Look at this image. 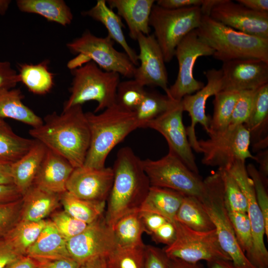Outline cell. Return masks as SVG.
Wrapping results in <instances>:
<instances>
[{
  "mask_svg": "<svg viewBox=\"0 0 268 268\" xmlns=\"http://www.w3.org/2000/svg\"><path fill=\"white\" fill-rule=\"evenodd\" d=\"M47 219L38 221L19 220L3 237L20 256H26L46 226Z\"/></svg>",
  "mask_w": 268,
  "mask_h": 268,
  "instance_id": "34",
  "label": "cell"
},
{
  "mask_svg": "<svg viewBox=\"0 0 268 268\" xmlns=\"http://www.w3.org/2000/svg\"><path fill=\"white\" fill-rule=\"evenodd\" d=\"M66 242L70 257L80 264L96 257H106L116 248L112 227L104 214Z\"/></svg>",
  "mask_w": 268,
  "mask_h": 268,
  "instance_id": "15",
  "label": "cell"
},
{
  "mask_svg": "<svg viewBox=\"0 0 268 268\" xmlns=\"http://www.w3.org/2000/svg\"><path fill=\"white\" fill-rule=\"evenodd\" d=\"M112 169L113 182L104 215L111 227L124 215L139 209L151 186L142 160L130 147L118 151Z\"/></svg>",
  "mask_w": 268,
  "mask_h": 268,
  "instance_id": "2",
  "label": "cell"
},
{
  "mask_svg": "<svg viewBox=\"0 0 268 268\" xmlns=\"http://www.w3.org/2000/svg\"><path fill=\"white\" fill-rule=\"evenodd\" d=\"M50 220L67 241L80 233L88 224L73 217L65 210H55L50 215Z\"/></svg>",
  "mask_w": 268,
  "mask_h": 268,
  "instance_id": "43",
  "label": "cell"
},
{
  "mask_svg": "<svg viewBox=\"0 0 268 268\" xmlns=\"http://www.w3.org/2000/svg\"><path fill=\"white\" fill-rule=\"evenodd\" d=\"M221 0H203L201 9L202 15L209 16L212 8L217 4Z\"/></svg>",
  "mask_w": 268,
  "mask_h": 268,
  "instance_id": "61",
  "label": "cell"
},
{
  "mask_svg": "<svg viewBox=\"0 0 268 268\" xmlns=\"http://www.w3.org/2000/svg\"><path fill=\"white\" fill-rule=\"evenodd\" d=\"M154 0H107L106 3L112 9L124 19L129 28V34L136 40L139 33L149 35V18Z\"/></svg>",
  "mask_w": 268,
  "mask_h": 268,
  "instance_id": "22",
  "label": "cell"
},
{
  "mask_svg": "<svg viewBox=\"0 0 268 268\" xmlns=\"http://www.w3.org/2000/svg\"><path fill=\"white\" fill-rule=\"evenodd\" d=\"M214 51L194 30L187 34L177 46L175 56L179 70L175 82L166 94L172 100L180 102L183 98L201 89L204 83L196 79L193 69L197 59L201 56H212Z\"/></svg>",
  "mask_w": 268,
  "mask_h": 268,
  "instance_id": "12",
  "label": "cell"
},
{
  "mask_svg": "<svg viewBox=\"0 0 268 268\" xmlns=\"http://www.w3.org/2000/svg\"><path fill=\"white\" fill-rule=\"evenodd\" d=\"M209 268H237L231 261L219 260L207 263Z\"/></svg>",
  "mask_w": 268,
  "mask_h": 268,
  "instance_id": "62",
  "label": "cell"
},
{
  "mask_svg": "<svg viewBox=\"0 0 268 268\" xmlns=\"http://www.w3.org/2000/svg\"><path fill=\"white\" fill-rule=\"evenodd\" d=\"M151 186L167 188L185 196L199 197L203 190V181L174 153L158 160H142Z\"/></svg>",
  "mask_w": 268,
  "mask_h": 268,
  "instance_id": "10",
  "label": "cell"
},
{
  "mask_svg": "<svg viewBox=\"0 0 268 268\" xmlns=\"http://www.w3.org/2000/svg\"><path fill=\"white\" fill-rule=\"evenodd\" d=\"M198 140L201 163L207 166L226 169L236 161L245 162L248 158L257 161L250 151L251 135L244 125L228 127L224 131Z\"/></svg>",
  "mask_w": 268,
  "mask_h": 268,
  "instance_id": "9",
  "label": "cell"
},
{
  "mask_svg": "<svg viewBox=\"0 0 268 268\" xmlns=\"http://www.w3.org/2000/svg\"><path fill=\"white\" fill-rule=\"evenodd\" d=\"M20 212L22 220L38 221L45 219L61 205L60 195L32 185L22 196Z\"/></svg>",
  "mask_w": 268,
  "mask_h": 268,
  "instance_id": "23",
  "label": "cell"
},
{
  "mask_svg": "<svg viewBox=\"0 0 268 268\" xmlns=\"http://www.w3.org/2000/svg\"><path fill=\"white\" fill-rule=\"evenodd\" d=\"M207 84L195 94L184 96L181 103L183 111L189 113L191 123L186 130L190 144L194 150L201 153L195 128L200 124L208 134L209 131L210 117L205 113V105L209 97L223 90L222 73L221 69H211L204 72Z\"/></svg>",
  "mask_w": 268,
  "mask_h": 268,
  "instance_id": "16",
  "label": "cell"
},
{
  "mask_svg": "<svg viewBox=\"0 0 268 268\" xmlns=\"http://www.w3.org/2000/svg\"><path fill=\"white\" fill-rule=\"evenodd\" d=\"M223 90H256L268 83V62L255 58L237 59L223 63Z\"/></svg>",
  "mask_w": 268,
  "mask_h": 268,
  "instance_id": "19",
  "label": "cell"
},
{
  "mask_svg": "<svg viewBox=\"0 0 268 268\" xmlns=\"http://www.w3.org/2000/svg\"><path fill=\"white\" fill-rule=\"evenodd\" d=\"M84 16L90 17L100 22L108 31L110 38L119 44L125 51L134 65L138 66L137 54L128 44L123 32L125 25L121 17L110 8L105 0H98L94 6L82 12Z\"/></svg>",
  "mask_w": 268,
  "mask_h": 268,
  "instance_id": "24",
  "label": "cell"
},
{
  "mask_svg": "<svg viewBox=\"0 0 268 268\" xmlns=\"http://www.w3.org/2000/svg\"><path fill=\"white\" fill-rule=\"evenodd\" d=\"M183 112L181 101L176 102L166 111L148 122L145 128L153 129L162 134L167 142L169 151L176 154L191 171L199 175L183 124Z\"/></svg>",
  "mask_w": 268,
  "mask_h": 268,
  "instance_id": "14",
  "label": "cell"
},
{
  "mask_svg": "<svg viewBox=\"0 0 268 268\" xmlns=\"http://www.w3.org/2000/svg\"><path fill=\"white\" fill-rule=\"evenodd\" d=\"M184 196L173 190L150 186L139 210L156 213L173 222Z\"/></svg>",
  "mask_w": 268,
  "mask_h": 268,
  "instance_id": "28",
  "label": "cell"
},
{
  "mask_svg": "<svg viewBox=\"0 0 268 268\" xmlns=\"http://www.w3.org/2000/svg\"><path fill=\"white\" fill-rule=\"evenodd\" d=\"M11 0H0V14L4 15L6 12Z\"/></svg>",
  "mask_w": 268,
  "mask_h": 268,
  "instance_id": "63",
  "label": "cell"
},
{
  "mask_svg": "<svg viewBox=\"0 0 268 268\" xmlns=\"http://www.w3.org/2000/svg\"><path fill=\"white\" fill-rule=\"evenodd\" d=\"M176 238L163 250L170 259H178L192 264L203 260L207 263L219 260L231 261L221 248L215 229L200 232L174 220Z\"/></svg>",
  "mask_w": 268,
  "mask_h": 268,
  "instance_id": "11",
  "label": "cell"
},
{
  "mask_svg": "<svg viewBox=\"0 0 268 268\" xmlns=\"http://www.w3.org/2000/svg\"><path fill=\"white\" fill-rule=\"evenodd\" d=\"M22 199L0 203V238L3 237L20 220Z\"/></svg>",
  "mask_w": 268,
  "mask_h": 268,
  "instance_id": "46",
  "label": "cell"
},
{
  "mask_svg": "<svg viewBox=\"0 0 268 268\" xmlns=\"http://www.w3.org/2000/svg\"><path fill=\"white\" fill-rule=\"evenodd\" d=\"M239 95L240 91L223 90L214 95L213 113L210 117L208 135L222 132L228 127Z\"/></svg>",
  "mask_w": 268,
  "mask_h": 268,
  "instance_id": "37",
  "label": "cell"
},
{
  "mask_svg": "<svg viewBox=\"0 0 268 268\" xmlns=\"http://www.w3.org/2000/svg\"><path fill=\"white\" fill-rule=\"evenodd\" d=\"M5 268H38V263L34 259L23 256L8 264Z\"/></svg>",
  "mask_w": 268,
  "mask_h": 268,
  "instance_id": "56",
  "label": "cell"
},
{
  "mask_svg": "<svg viewBox=\"0 0 268 268\" xmlns=\"http://www.w3.org/2000/svg\"><path fill=\"white\" fill-rule=\"evenodd\" d=\"M257 89L240 91V95L233 111L229 126L244 125L247 122L251 112Z\"/></svg>",
  "mask_w": 268,
  "mask_h": 268,
  "instance_id": "45",
  "label": "cell"
},
{
  "mask_svg": "<svg viewBox=\"0 0 268 268\" xmlns=\"http://www.w3.org/2000/svg\"><path fill=\"white\" fill-rule=\"evenodd\" d=\"M170 259L162 249L145 245L144 268H170Z\"/></svg>",
  "mask_w": 268,
  "mask_h": 268,
  "instance_id": "47",
  "label": "cell"
},
{
  "mask_svg": "<svg viewBox=\"0 0 268 268\" xmlns=\"http://www.w3.org/2000/svg\"><path fill=\"white\" fill-rule=\"evenodd\" d=\"M202 14L200 6L169 9L154 4L149 26L162 52L165 63L175 56V50L182 39L201 25Z\"/></svg>",
  "mask_w": 268,
  "mask_h": 268,
  "instance_id": "8",
  "label": "cell"
},
{
  "mask_svg": "<svg viewBox=\"0 0 268 268\" xmlns=\"http://www.w3.org/2000/svg\"><path fill=\"white\" fill-rule=\"evenodd\" d=\"M209 16L236 30L268 39V13L253 11L231 0H221L212 8Z\"/></svg>",
  "mask_w": 268,
  "mask_h": 268,
  "instance_id": "17",
  "label": "cell"
},
{
  "mask_svg": "<svg viewBox=\"0 0 268 268\" xmlns=\"http://www.w3.org/2000/svg\"><path fill=\"white\" fill-rule=\"evenodd\" d=\"M236 1L253 11L268 13V0H237Z\"/></svg>",
  "mask_w": 268,
  "mask_h": 268,
  "instance_id": "55",
  "label": "cell"
},
{
  "mask_svg": "<svg viewBox=\"0 0 268 268\" xmlns=\"http://www.w3.org/2000/svg\"><path fill=\"white\" fill-rule=\"evenodd\" d=\"M225 169L235 180L247 201V213L251 223L253 239L250 261L257 268H268V251L264 242V218L258 204L253 183L248 175L245 162L236 161Z\"/></svg>",
  "mask_w": 268,
  "mask_h": 268,
  "instance_id": "13",
  "label": "cell"
},
{
  "mask_svg": "<svg viewBox=\"0 0 268 268\" xmlns=\"http://www.w3.org/2000/svg\"><path fill=\"white\" fill-rule=\"evenodd\" d=\"M174 222V221H173ZM173 222L167 221L150 235L156 243L170 245L176 238V230Z\"/></svg>",
  "mask_w": 268,
  "mask_h": 268,
  "instance_id": "49",
  "label": "cell"
},
{
  "mask_svg": "<svg viewBox=\"0 0 268 268\" xmlns=\"http://www.w3.org/2000/svg\"><path fill=\"white\" fill-rule=\"evenodd\" d=\"M16 3L22 12L39 14L64 26L73 19L70 8L63 0H17Z\"/></svg>",
  "mask_w": 268,
  "mask_h": 268,
  "instance_id": "29",
  "label": "cell"
},
{
  "mask_svg": "<svg viewBox=\"0 0 268 268\" xmlns=\"http://www.w3.org/2000/svg\"><path fill=\"white\" fill-rule=\"evenodd\" d=\"M247 171L251 179L258 204L262 212L265 224V235L268 238V195L265 183L259 171L253 164L246 166Z\"/></svg>",
  "mask_w": 268,
  "mask_h": 268,
  "instance_id": "44",
  "label": "cell"
},
{
  "mask_svg": "<svg viewBox=\"0 0 268 268\" xmlns=\"http://www.w3.org/2000/svg\"><path fill=\"white\" fill-rule=\"evenodd\" d=\"M26 256L36 261H47L71 258L68 252L66 240L60 234L50 219Z\"/></svg>",
  "mask_w": 268,
  "mask_h": 268,
  "instance_id": "25",
  "label": "cell"
},
{
  "mask_svg": "<svg viewBox=\"0 0 268 268\" xmlns=\"http://www.w3.org/2000/svg\"><path fill=\"white\" fill-rule=\"evenodd\" d=\"M227 209L238 243L250 261L253 252V239L248 214L233 211L227 208Z\"/></svg>",
  "mask_w": 268,
  "mask_h": 268,
  "instance_id": "40",
  "label": "cell"
},
{
  "mask_svg": "<svg viewBox=\"0 0 268 268\" xmlns=\"http://www.w3.org/2000/svg\"><path fill=\"white\" fill-rule=\"evenodd\" d=\"M70 71L73 77L70 94L64 104L63 111L95 101L97 106L94 113H96L116 103L119 74L104 71L92 61Z\"/></svg>",
  "mask_w": 268,
  "mask_h": 268,
  "instance_id": "5",
  "label": "cell"
},
{
  "mask_svg": "<svg viewBox=\"0 0 268 268\" xmlns=\"http://www.w3.org/2000/svg\"><path fill=\"white\" fill-rule=\"evenodd\" d=\"M141 218L144 225L145 232L150 235L162 224L168 220L159 214L140 211Z\"/></svg>",
  "mask_w": 268,
  "mask_h": 268,
  "instance_id": "50",
  "label": "cell"
},
{
  "mask_svg": "<svg viewBox=\"0 0 268 268\" xmlns=\"http://www.w3.org/2000/svg\"><path fill=\"white\" fill-rule=\"evenodd\" d=\"M139 48L133 78L143 86H158L167 94L169 87L167 70L162 52L153 34L139 33L136 40Z\"/></svg>",
  "mask_w": 268,
  "mask_h": 268,
  "instance_id": "18",
  "label": "cell"
},
{
  "mask_svg": "<svg viewBox=\"0 0 268 268\" xmlns=\"http://www.w3.org/2000/svg\"><path fill=\"white\" fill-rule=\"evenodd\" d=\"M196 31L213 49V58L223 63L243 58L268 62V39L236 30L206 15Z\"/></svg>",
  "mask_w": 268,
  "mask_h": 268,
  "instance_id": "4",
  "label": "cell"
},
{
  "mask_svg": "<svg viewBox=\"0 0 268 268\" xmlns=\"http://www.w3.org/2000/svg\"><path fill=\"white\" fill-rule=\"evenodd\" d=\"M203 181V191L197 198L214 226L221 248L236 268H257L247 258L237 241L226 207L219 171L212 173Z\"/></svg>",
  "mask_w": 268,
  "mask_h": 268,
  "instance_id": "6",
  "label": "cell"
},
{
  "mask_svg": "<svg viewBox=\"0 0 268 268\" xmlns=\"http://www.w3.org/2000/svg\"><path fill=\"white\" fill-rule=\"evenodd\" d=\"M177 102L166 95L146 91L139 105L134 111L138 128L166 111Z\"/></svg>",
  "mask_w": 268,
  "mask_h": 268,
  "instance_id": "38",
  "label": "cell"
},
{
  "mask_svg": "<svg viewBox=\"0 0 268 268\" xmlns=\"http://www.w3.org/2000/svg\"><path fill=\"white\" fill-rule=\"evenodd\" d=\"M203 0H158L156 4L165 9H177L192 6H201Z\"/></svg>",
  "mask_w": 268,
  "mask_h": 268,
  "instance_id": "52",
  "label": "cell"
},
{
  "mask_svg": "<svg viewBox=\"0 0 268 268\" xmlns=\"http://www.w3.org/2000/svg\"><path fill=\"white\" fill-rule=\"evenodd\" d=\"M85 114L90 142L83 166L102 168L105 167L106 160L113 148L138 128L134 112L126 110L116 103L100 114L90 112Z\"/></svg>",
  "mask_w": 268,
  "mask_h": 268,
  "instance_id": "3",
  "label": "cell"
},
{
  "mask_svg": "<svg viewBox=\"0 0 268 268\" xmlns=\"http://www.w3.org/2000/svg\"><path fill=\"white\" fill-rule=\"evenodd\" d=\"M24 96L18 88L0 90V120L14 119L33 128L43 123L42 119L22 102Z\"/></svg>",
  "mask_w": 268,
  "mask_h": 268,
  "instance_id": "27",
  "label": "cell"
},
{
  "mask_svg": "<svg viewBox=\"0 0 268 268\" xmlns=\"http://www.w3.org/2000/svg\"><path fill=\"white\" fill-rule=\"evenodd\" d=\"M174 220L200 232H208L215 229L208 214L198 199L185 196Z\"/></svg>",
  "mask_w": 268,
  "mask_h": 268,
  "instance_id": "32",
  "label": "cell"
},
{
  "mask_svg": "<svg viewBox=\"0 0 268 268\" xmlns=\"http://www.w3.org/2000/svg\"><path fill=\"white\" fill-rule=\"evenodd\" d=\"M112 229L116 247L127 248L144 245L142 236L145 229L139 210L120 218Z\"/></svg>",
  "mask_w": 268,
  "mask_h": 268,
  "instance_id": "30",
  "label": "cell"
},
{
  "mask_svg": "<svg viewBox=\"0 0 268 268\" xmlns=\"http://www.w3.org/2000/svg\"><path fill=\"white\" fill-rule=\"evenodd\" d=\"M257 158V162L260 164V174L262 177L265 183H267V177L268 175V150L265 149L260 151L255 156Z\"/></svg>",
  "mask_w": 268,
  "mask_h": 268,
  "instance_id": "57",
  "label": "cell"
},
{
  "mask_svg": "<svg viewBox=\"0 0 268 268\" xmlns=\"http://www.w3.org/2000/svg\"><path fill=\"white\" fill-rule=\"evenodd\" d=\"M22 196L14 185L0 184V203L17 201Z\"/></svg>",
  "mask_w": 268,
  "mask_h": 268,
  "instance_id": "54",
  "label": "cell"
},
{
  "mask_svg": "<svg viewBox=\"0 0 268 268\" xmlns=\"http://www.w3.org/2000/svg\"><path fill=\"white\" fill-rule=\"evenodd\" d=\"M145 246L116 247L106 257L108 268H144Z\"/></svg>",
  "mask_w": 268,
  "mask_h": 268,
  "instance_id": "39",
  "label": "cell"
},
{
  "mask_svg": "<svg viewBox=\"0 0 268 268\" xmlns=\"http://www.w3.org/2000/svg\"><path fill=\"white\" fill-rule=\"evenodd\" d=\"M79 268H108L106 257H98L81 264Z\"/></svg>",
  "mask_w": 268,
  "mask_h": 268,
  "instance_id": "59",
  "label": "cell"
},
{
  "mask_svg": "<svg viewBox=\"0 0 268 268\" xmlns=\"http://www.w3.org/2000/svg\"><path fill=\"white\" fill-rule=\"evenodd\" d=\"M146 91L144 86L134 79L119 83L116 94V104L126 110L134 112Z\"/></svg>",
  "mask_w": 268,
  "mask_h": 268,
  "instance_id": "42",
  "label": "cell"
},
{
  "mask_svg": "<svg viewBox=\"0 0 268 268\" xmlns=\"http://www.w3.org/2000/svg\"><path fill=\"white\" fill-rule=\"evenodd\" d=\"M34 139L67 159L74 168L83 165L90 142V131L82 106L47 115L41 126L29 131Z\"/></svg>",
  "mask_w": 268,
  "mask_h": 268,
  "instance_id": "1",
  "label": "cell"
},
{
  "mask_svg": "<svg viewBox=\"0 0 268 268\" xmlns=\"http://www.w3.org/2000/svg\"><path fill=\"white\" fill-rule=\"evenodd\" d=\"M47 147L36 140L33 147L22 157L11 164L13 185L23 196L33 184L44 159Z\"/></svg>",
  "mask_w": 268,
  "mask_h": 268,
  "instance_id": "26",
  "label": "cell"
},
{
  "mask_svg": "<svg viewBox=\"0 0 268 268\" xmlns=\"http://www.w3.org/2000/svg\"><path fill=\"white\" fill-rule=\"evenodd\" d=\"M49 63L48 60H45L35 65L19 64L18 73L20 82L33 94H47L54 85V75L49 69Z\"/></svg>",
  "mask_w": 268,
  "mask_h": 268,
  "instance_id": "31",
  "label": "cell"
},
{
  "mask_svg": "<svg viewBox=\"0 0 268 268\" xmlns=\"http://www.w3.org/2000/svg\"><path fill=\"white\" fill-rule=\"evenodd\" d=\"M74 169L67 159L47 148L33 185L60 195L67 191V183Z\"/></svg>",
  "mask_w": 268,
  "mask_h": 268,
  "instance_id": "21",
  "label": "cell"
},
{
  "mask_svg": "<svg viewBox=\"0 0 268 268\" xmlns=\"http://www.w3.org/2000/svg\"><path fill=\"white\" fill-rule=\"evenodd\" d=\"M11 164L0 161V184L13 185L11 175Z\"/></svg>",
  "mask_w": 268,
  "mask_h": 268,
  "instance_id": "58",
  "label": "cell"
},
{
  "mask_svg": "<svg viewBox=\"0 0 268 268\" xmlns=\"http://www.w3.org/2000/svg\"><path fill=\"white\" fill-rule=\"evenodd\" d=\"M114 43L108 35L97 37L86 30L81 36L67 44L70 52L78 55L76 58L69 62V68L70 69L92 61L104 71L133 78L136 67L125 52L114 48Z\"/></svg>",
  "mask_w": 268,
  "mask_h": 268,
  "instance_id": "7",
  "label": "cell"
},
{
  "mask_svg": "<svg viewBox=\"0 0 268 268\" xmlns=\"http://www.w3.org/2000/svg\"><path fill=\"white\" fill-rule=\"evenodd\" d=\"M36 140L16 134L4 120H0V161L12 164L25 154Z\"/></svg>",
  "mask_w": 268,
  "mask_h": 268,
  "instance_id": "33",
  "label": "cell"
},
{
  "mask_svg": "<svg viewBox=\"0 0 268 268\" xmlns=\"http://www.w3.org/2000/svg\"><path fill=\"white\" fill-rule=\"evenodd\" d=\"M268 120V83L256 90L250 116L244 125L250 132L251 141L256 140L254 143L262 140L261 136L267 129Z\"/></svg>",
  "mask_w": 268,
  "mask_h": 268,
  "instance_id": "36",
  "label": "cell"
},
{
  "mask_svg": "<svg viewBox=\"0 0 268 268\" xmlns=\"http://www.w3.org/2000/svg\"><path fill=\"white\" fill-rule=\"evenodd\" d=\"M218 170L223 183L226 207L233 211L247 213L248 204L246 198L235 180L227 170Z\"/></svg>",
  "mask_w": 268,
  "mask_h": 268,
  "instance_id": "41",
  "label": "cell"
},
{
  "mask_svg": "<svg viewBox=\"0 0 268 268\" xmlns=\"http://www.w3.org/2000/svg\"><path fill=\"white\" fill-rule=\"evenodd\" d=\"M21 256H23L18 255L3 237L0 238V268H5Z\"/></svg>",
  "mask_w": 268,
  "mask_h": 268,
  "instance_id": "51",
  "label": "cell"
},
{
  "mask_svg": "<svg viewBox=\"0 0 268 268\" xmlns=\"http://www.w3.org/2000/svg\"><path fill=\"white\" fill-rule=\"evenodd\" d=\"M114 179L112 168H75L66 185L67 191L83 200L106 201Z\"/></svg>",
  "mask_w": 268,
  "mask_h": 268,
  "instance_id": "20",
  "label": "cell"
},
{
  "mask_svg": "<svg viewBox=\"0 0 268 268\" xmlns=\"http://www.w3.org/2000/svg\"><path fill=\"white\" fill-rule=\"evenodd\" d=\"M36 261L38 268H79L81 265L72 258Z\"/></svg>",
  "mask_w": 268,
  "mask_h": 268,
  "instance_id": "53",
  "label": "cell"
},
{
  "mask_svg": "<svg viewBox=\"0 0 268 268\" xmlns=\"http://www.w3.org/2000/svg\"><path fill=\"white\" fill-rule=\"evenodd\" d=\"M64 210L76 219L89 224L103 215L106 201H91L78 198L67 191L60 194Z\"/></svg>",
  "mask_w": 268,
  "mask_h": 268,
  "instance_id": "35",
  "label": "cell"
},
{
  "mask_svg": "<svg viewBox=\"0 0 268 268\" xmlns=\"http://www.w3.org/2000/svg\"><path fill=\"white\" fill-rule=\"evenodd\" d=\"M170 268H202L200 264H192L178 259H170Z\"/></svg>",
  "mask_w": 268,
  "mask_h": 268,
  "instance_id": "60",
  "label": "cell"
},
{
  "mask_svg": "<svg viewBox=\"0 0 268 268\" xmlns=\"http://www.w3.org/2000/svg\"><path fill=\"white\" fill-rule=\"evenodd\" d=\"M20 82L18 72L8 61H0V90L15 88Z\"/></svg>",
  "mask_w": 268,
  "mask_h": 268,
  "instance_id": "48",
  "label": "cell"
}]
</instances>
